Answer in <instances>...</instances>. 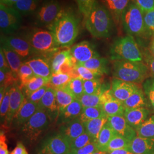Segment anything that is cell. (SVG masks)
<instances>
[{
  "mask_svg": "<svg viewBox=\"0 0 154 154\" xmlns=\"http://www.w3.org/2000/svg\"><path fill=\"white\" fill-rule=\"evenodd\" d=\"M48 28L61 48H69L71 46L79 33L78 21L70 12L61 11L55 21L48 26Z\"/></svg>",
  "mask_w": 154,
  "mask_h": 154,
  "instance_id": "obj_1",
  "label": "cell"
},
{
  "mask_svg": "<svg viewBox=\"0 0 154 154\" xmlns=\"http://www.w3.org/2000/svg\"><path fill=\"white\" fill-rule=\"evenodd\" d=\"M114 19L109 11L102 3L97 0L88 16L85 25L94 37L105 38L110 37L114 29Z\"/></svg>",
  "mask_w": 154,
  "mask_h": 154,
  "instance_id": "obj_2",
  "label": "cell"
},
{
  "mask_svg": "<svg viewBox=\"0 0 154 154\" xmlns=\"http://www.w3.org/2000/svg\"><path fill=\"white\" fill-rule=\"evenodd\" d=\"M149 67L143 62L115 61L113 63L114 78L137 85L149 77Z\"/></svg>",
  "mask_w": 154,
  "mask_h": 154,
  "instance_id": "obj_3",
  "label": "cell"
},
{
  "mask_svg": "<svg viewBox=\"0 0 154 154\" xmlns=\"http://www.w3.org/2000/svg\"><path fill=\"white\" fill-rule=\"evenodd\" d=\"M24 38L30 45L35 54H38L48 60L61 48L49 30L34 28L28 32Z\"/></svg>",
  "mask_w": 154,
  "mask_h": 154,
  "instance_id": "obj_4",
  "label": "cell"
},
{
  "mask_svg": "<svg viewBox=\"0 0 154 154\" xmlns=\"http://www.w3.org/2000/svg\"><path fill=\"white\" fill-rule=\"evenodd\" d=\"M110 59L112 61L142 62L143 53L131 35L116 39L110 48Z\"/></svg>",
  "mask_w": 154,
  "mask_h": 154,
  "instance_id": "obj_5",
  "label": "cell"
},
{
  "mask_svg": "<svg viewBox=\"0 0 154 154\" xmlns=\"http://www.w3.org/2000/svg\"><path fill=\"white\" fill-rule=\"evenodd\" d=\"M121 21L127 35L146 37L144 14L132 1L123 11Z\"/></svg>",
  "mask_w": 154,
  "mask_h": 154,
  "instance_id": "obj_6",
  "label": "cell"
},
{
  "mask_svg": "<svg viewBox=\"0 0 154 154\" xmlns=\"http://www.w3.org/2000/svg\"><path fill=\"white\" fill-rule=\"evenodd\" d=\"M50 122L51 121L48 113L44 110L38 109L21 128L22 135L28 141L34 142L48 128Z\"/></svg>",
  "mask_w": 154,
  "mask_h": 154,
  "instance_id": "obj_7",
  "label": "cell"
},
{
  "mask_svg": "<svg viewBox=\"0 0 154 154\" xmlns=\"http://www.w3.org/2000/svg\"><path fill=\"white\" fill-rule=\"evenodd\" d=\"M21 14L13 8L0 5V28L1 32L10 34L17 31L21 23Z\"/></svg>",
  "mask_w": 154,
  "mask_h": 154,
  "instance_id": "obj_8",
  "label": "cell"
},
{
  "mask_svg": "<svg viewBox=\"0 0 154 154\" xmlns=\"http://www.w3.org/2000/svg\"><path fill=\"white\" fill-rule=\"evenodd\" d=\"M70 143L60 133L46 139L37 154H67L70 150Z\"/></svg>",
  "mask_w": 154,
  "mask_h": 154,
  "instance_id": "obj_9",
  "label": "cell"
},
{
  "mask_svg": "<svg viewBox=\"0 0 154 154\" xmlns=\"http://www.w3.org/2000/svg\"><path fill=\"white\" fill-rule=\"evenodd\" d=\"M61 11V5L57 0H47L38 9L36 18L39 23L49 25Z\"/></svg>",
  "mask_w": 154,
  "mask_h": 154,
  "instance_id": "obj_10",
  "label": "cell"
},
{
  "mask_svg": "<svg viewBox=\"0 0 154 154\" xmlns=\"http://www.w3.org/2000/svg\"><path fill=\"white\" fill-rule=\"evenodd\" d=\"M70 53L76 65L100 57L95 45L88 41H83L73 46L70 49Z\"/></svg>",
  "mask_w": 154,
  "mask_h": 154,
  "instance_id": "obj_11",
  "label": "cell"
},
{
  "mask_svg": "<svg viewBox=\"0 0 154 154\" xmlns=\"http://www.w3.org/2000/svg\"><path fill=\"white\" fill-rule=\"evenodd\" d=\"M101 106L108 117L123 116L126 109L123 103L112 95L111 89H106L101 94Z\"/></svg>",
  "mask_w": 154,
  "mask_h": 154,
  "instance_id": "obj_12",
  "label": "cell"
},
{
  "mask_svg": "<svg viewBox=\"0 0 154 154\" xmlns=\"http://www.w3.org/2000/svg\"><path fill=\"white\" fill-rule=\"evenodd\" d=\"M1 42L16 52L22 60L26 59L35 54L30 44L24 37L10 36L1 38Z\"/></svg>",
  "mask_w": 154,
  "mask_h": 154,
  "instance_id": "obj_13",
  "label": "cell"
},
{
  "mask_svg": "<svg viewBox=\"0 0 154 154\" xmlns=\"http://www.w3.org/2000/svg\"><path fill=\"white\" fill-rule=\"evenodd\" d=\"M107 123L116 135L126 138L130 142L137 136L136 130L127 123L123 116H109Z\"/></svg>",
  "mask_w": 154,
  "mask_h": 154,
  "instance_id": "obj_14",
  "label": "cell"
},
{
  "mask_svg": "<svg viewBox=\"0 0 154 154\" xmlns=\"http://www.w3.org/2000/svg\"><path fill=\"white\" fill-rule=\"evenodd\" d=\"M139 88V87L137 84L114 78L110 89L112 95L116 99L123 103Z\"/></svg>",
  "mask_w": 154,
  "mask_h": 154,
  "instance_id": "obj_15",
  "label": "cell"
},
{
  "mask_svg": "<svg viewBox=\"0 0 154 154\" xmlns=\"http://www.w3.org/2000/svg\"><path fill=\"white\" fill-rule=\"evenodd\" d=\"M25 98L22 90L17 82L14 83L10 89V105L5 122L8 125L12 123L13 119Z\"/></svg>",
  "mask_w": 154,
  "mask_h": 154,
  "instance_id": "obj_16",
  "label": "cell"
},
{
  "mask_svg": "<svg viewBox=\"0 0 154 154\" xmlns=\"http://www.w3.org/2000/svg\"><path fill=\"white\" fill-rule=\"evenodd\" d=\"M38 109L45 111L49 116L51 121L57 120L59 116V109L55 98V90L52 88H48L42 98L39 101Z\"/></svg>",
  "mask_w": 154,
  "mask_h": 154,
  "instance_id": "obj_17",
  "label": "cell"
},
{
  "mask_svg": "<svg viewBox=\"0 0 154 154\" xmlns=\"http://www.w3.org/2000/svg\"><path fill=\"white\" fill-rule=\"evenodd\" d=\"M38 109V103L29 100L26 98L16 116L11 124L16 127H22Z\"/></svg>",
  "mask_w": 154,
  "mask_h": 154,
  "instance_id": "obj_18",
  "label": "cell"
},
{
  "mask_svg": "<svg viewBox=\"0 0 154 154\" xmlns=\"http://www.w3.org/2000/svg\"><path fill=\"white\" fill-rule=\"evenodd\" d=\"M85 132V125L79 118L62 124L59 129V133L66 138L70 144Z\"/></svg>",
  "mask_w": 154,
  "mask_h": 154,
  "instance_id": "obj_19",
  "label": "cell"
},
{
  "mask_svg": "<svg viewBox=\"0 0 154 154\" xmlns=\"http://www.w3.org/2000/svg\"><path fill=\"white\" fill-rule=\"evenodd\" d=\"M149 110L145 107L132 109H126L123 116L127 123L137 130L149 118Z\"/></svg>",
  "mask_w": 154,
  "mask_h": 154,
  "instance_id": "obj_20",
  "label": "cell"
},
{
  "mask_svg": "<svg viewBox=\"0 0 154 154\" xmlns=\"http://www.w3.org/2000/svg\"><path fill=\"white\" fill-rule=\"evenodd\" d=\"M33 70L35 75L50 79L52 75V70L50 62L44 57H35L25 62Z\"/></svg>",
  "mask_w": 154,
  "mask_h": 154,
  "instance_id": "obj_21",
  "label": "cell"
},
{
  "mask_svg": "<svg viewBox=\"0 0 154 154\" xmlns=\"http://www.w3.org/2000/svg\"><path fill=\"white\" fill-rule=\"evenodd\" d=\"M128 149L134 154H154V139L137 136Z\"/></svg>",
  "mask_w": 154,
  "mask_h": 154,
  "instance_id": "obj_22",
  "label": "cell"
},
{
  "mask_svg": "<svg viewBox=\"0 0 154 154\" xmlns=\"http://www.w3.org/2000/svg\"><path fill=\"white\" fill-rule=\"evenodd\" d=\"M83 106L78 99H75L71 104L60 112L57 119L59 124H64L79 118L83 110Z\"/></svg>",
  "mask_w": 154,
  "mask_h": 154,
  "instance_id": "obj_23",
  "label": "cell"
},
{
  "mask_svg": "<svg viewBox=\"0 0 154 154\" xmlns=\"http://www.w3.org/2000/svg\"><path fill=\"white\" fill-rule=\"evenodd\" d=\"M72 57L70 49L69 48H61L48 59L53 74L60 72L61 67Z\"/></svg>",
  "mask_w": 154,
  "mask_h": 154,
  "instance_id": "obj_24",
  "label": "cell"
},
{
  "mask_svg": "<svg viewBox=\"0 0 154 154\" xmlns=\"http://www.w3.org/2000/svg\"><path fill=\"white\" fill-rule=\"evenodd\" d=\"M107 8L116 23L120 22L122 13L128 5L130 0H101Z\"/></svg>",
  "mask_w": 154,
  "mask_h": 154,
  "instance_id": "obj_25",
  "label": "cell"
},
{
  "mask_svg": "<svg viewBox=\"0 0 154 154\" xmlns=\"http://www.w3.org/2000/svg\"><path fill=\"white\" fill-rule=\"evenodd\" d=\"M123 105L125 109H128L147 108L150 106L143 90L140 88L123 102Z\"/></svg>",
  "mask_w": 154,
  "mask_h": 154,
  "instance_id": "obj_26",
  "label": "cell"
},
{
  "mask_svg": "<svg viewBox=\"0 0 154 154\" xmlns=\"http://www.w3.org/2000/svg\"><path fill=\"white\" fill-rule=\"evenodd\" d=\"M78 65L85 66L91 72L100 75L107 74L109 72V62L106 58L100 56L91 58L84 63Z\"/></svg>",
  "mask_w": 154,
  "mask_h": 154,
  "instance_id": "obj_27",
  "label": "cell"
},
{
  "mask_svg": "<svg viewBox=\"0 0 154 154\" xmlns=\"http://www.w3.org/2000/svg\"><path fill=\"white\" fill-rule=\"evenodd\" d=\"M1 48L2 49L13 75L18 80V72L23 63L22 58L16 52L5 45L2 44Z\"/></svg>",
  "mask_w": 154,
  "mask_h": 154,
  "instance_id": "obj_28",
  "label": "cell"
},
{
  "mask_svg": "<svg viewBox=\"0 0 154 154\" xmlns=\"http://www.w3.org/2000/svg\"><path fill=\"white\" fill-rule=\"evenodd\" d=\"M107 122L108 116H104L83 123L86 132L92 138L95 143H97L99 133Z\"/></svg>",
  "mask_w": 154,
  "mask_h": 154,
  "instance_id": "obj_29",
  "label": "cell"
},
{
  "mask_svg": "<svg viewBox=\"0 0 154 154\" xmlns=\"http://www.w3.org/2000/svg\"><path fill=\"white\" fill-rule=\"evenodd\" d=\"M55 98L58 106L59 114L75 100V98L66 86L55 89Z\"/></svg>",
  "mask_w": 154,
  "mask_h": 154,
  "instance_id": "obj_30",
  "label": "cell"
},
{
  "mask_svg": "<svg viewBox=\"0 0 154 154\" xmlns=\"http://www.w3.org/2000/svg\"><path fill=\"white\" fill-rule=\"evenodd\" d=\"M116 135V133L114 132L112 128L110 127L108 123H107L99 133L98 139L96 143L98 150L105 152L106 147L110 142V140L112 139V138Z\"/></svg>",
  "mask_w": 154,
  "mask_h": 154,
  "instance_id": "obj_31",
  "label": "cell"
},
{
  "mask_svg": "<svg viewBox=\"0 0 154 154\" xmlns=\"http://www.w3.org/2000/svg\"><path fill=\"white\" fill-rule=\"evenodd\" d=\"M104 116H107L106 115L102 107L98 106L83 108L82 111L78 118L83 123H85L86 122Z\"/></svg>",
  "mask_w": 154,
  "mask_h": 154,
  "instance_id": "obj_32",
  "label": "cell"
},
{
  "mask_svg": "<svg viewBox=\"0 0 154 154\" xmlns=\"http://www.w3.org/2000/svg\"><path fill=\"white\" fill-rule=\"evenodd\" d=\"M39 0H21L11 7L22 15L32 13L37 9Z\"/></svg>",
  "mask_w": 154,
  "mask_h": 154,
  "instance_id": "obj_33",
  "label": "cell"
},
{
  "mask_svg": "<svg viewBox=\"0 0 154 154\" xmlns=\"http://www.w3.org/2000/svg\"><path fill=\"white\" fill-rule=\"evenodd\" d=\"M49 81V79L35 75L22 88V92L24 94L25 97H27L30 94L38 90L39 88L46 85Z\"/></svg>",
  "mask_w": 154,
  "mask_h": 154,
  "instance_id": "obj_34",
  "label": "cell"
},
{
  "mask_svg": "<svg viewBox=\"0 0 154 154\" xmlns=\"http://www.w3.org/2000/svg\"><path fill=\"white\" fill-rule=\"evenodd\" d=\"M72 78L67 74L62 72H58L52 74L49 81L46 86L50 88L57 89L66 86L67 83L70 82Z\"/></svg>",
  "mask_w": 154,
  "mask_h": 154,
  "instance_id": "obj_35",
  "label": "cell"
},
{
  "mask_svg": "<svg viewBox=\"0 0 154 154\" xmlns=\"http://www.w3.org/2000/svg\"><path fill=\"white\" fill-rule=\"evenodd\" d=\"M136 131L137 136L154 139V115L149 117Z\"/></svg>",
  "mask_w": 154,
  "mask_h": 154,
  "instance_id": "obj_36",
  "label": "cell"
},
{
  "mask_svg": "<svg viewBox=\"0 0 154 154\" xmlns=\"http://www.w3.org/2000/svg\"><path fill=\"white\" fill-rule=\"evenodd\" d=\"M83 88L85 94H98L103 93L106 89L102 86L101 78L83 81Z\"/></svg>",
  "mask_w": 154,
  "mask_h": 154,
  "instance_id": "obj_37",
  "label": "cell"
},
{
  "mask_svg": "<svg viewBox=\"0 0 154 154\" xmlns=\"http://www.w3.org/2000/svg\"><path fill=\"white\" fill-rule=\"evenodd\" d=\"M66 87L76 99L79 100L84 94L83 80L80 78H72Z\"/></svg>",
  "mask_w": 154,
  "mask_h": 154,
  "instance_id": "obj_38",
  "label": "cell"
},
{
  "mask_svg": "<svg viewBox=\"0 0 154 154\" xmlns=\"http://www.w3.org/2000/svg\"><path fill=\"white\" fill-rule=\"evenodd\" d=\"M130 143L131 142L126 138L116 135L106 147L105 152H109L118 149H128Z\"/></svg>",
  "mask_w": 154,
  "mask_h": 154,
  "instance_id": "obj_39",
  "label": "cell"
},
{
  "mask_svg": "<svg viewBox=\"0 0 154 154\" xmlns=\"http://www.w3.org/2000/svg\"><path fill=\"white\" fill-rule=\"evenodd\" d=\"M34 76L35 74L32 68L26 63H23L18 72L19 85L21 90Z\"/></svg>",
  "mask_w": 154,
  "mask_h": 154,
  "instance_id": "obj_40",
  "label": "cell"
},
{
  "mask_svg": "<svg viewBox=\"0 0 154 154\" xmlns=\"http://www.w3.org/2000/svg\"><path fill=\"white\" fill-rule=\"evenodd\" d=\"M142 87L144 93L149 100V105L154 110V75L148 77L143 83Z\"/></svg>",
  "mask_w": 154,
  "mask_h": 154,
  "instance_id": "obj_41",
  "label": "cell"
},
{
  "mask_svg": "<svg viewBox=\"0 0 154 154\" xmlns=\"http://www.w3.org/2000/svg\"><path fill=\"white\" fill-rule=\"evenodd\" d=\"M101 94H83L79 99L83 107L101 106Z\"/></svg>",
  "mask_w": 154,
  "mask_h": 154,
  "instance_id": "obj_42",
  "label": "cell"
},
{
  "mask_svg": "<svg viewBox=\"0 0 154 154\" xmlns=\"http://www.w3.org/2000/svg\"><path fill=\"white\" fill-rule=\"evenodd\" d=\"M143 14L146 37L152 38L154 37V10Z\"/></svg>",
  "mask_w": 154,
  "mask_h": 154,
  "instance_id": "obj_43",
  "label": "cell"
},
{
  "mask_svg": "<svg viewBox=\"0 0 154 154\" xmlns=\"http://www.w3.org/2000/svg\"><path fill=\"white\" fill-rule=\"evenodd\" d=\"M75 69L78 78H81L83 81L91 80L94 79H100L102 75L91 72L88 68L81 65H77Z\"/></svg>",
  "mask_w": 154,
  "mask_h": 154,
  "instance_id": "obj_44",
  "label": "cell"
},
{
  "mask_svg": "<svg viewBox=\"0 0 154 154\" xmlns=\"http://www.w3.org/2000/svg\"><path fill=\"white\" fill-rule=\"evenodd\" d=\"M92 142H94L93 139L87 132H85L70 144V151L81 149Z\"/></svg>",
  "mask_w": 154,
  "mask_h": 154,
  "instance_id": "obj_45",
  "label": "cell"
},
{
  "mask_svg": "<svg viewBox=\"0 0 154 154\" xmlns=\"http://www.w3.org/2000/svg\"><path fill=\"white\" fill-rule=\"evenodd\" d=\"M18 79L13 75L11 71L4 72L0 70V85L5 88L11 87L14 83L18 82Z\"/></svg>",
  "mask_w": 154,
  "mask_h": 154,
  "instance_id": "obj_46",
  "label": "cell"
},
{
  "mask_svg": "<svg viewBox=\"0 0 154 154\" xmlns=\"http://www.w3.org/2000/svg\"><path fill=\"white\" fill-rule=\"evenodd\" d=\"M11 87L6 88L5 94L2 99V102L0 103V116L1 122L5 121L6 118L8 113L10 105V89Z\"/></svg>",
  "mask_w": 154,
  "mask_h": 154,
  "instance_id": "obj_47",
  "label": "cell"
},
{
  "mask_svg": "<svg viewBox=\"0 0 154 154\" xmlns=\"http://www.w3.org/2000/svg\"><path fill=\"white\" fill-rule=\"evenodd\" d=\"M79 11L86 18L91 11L97 0H75Z\"/></svg>",
  "mask_w": 154,
  "mask_h": 154,
  "instance_id": "obj_48",
  "label": "cell"
},
{
  "mask_svg": "<svg viewBox=\"0 0 154 154\" xmlns=\"http://www.w3.org/2000/svg\"><path fill=\"white\" fill-rule=\"evenodd\" d=\"M98 151L97 143L92 142L81 149L70 151L67 154H91Z\"/></svg>",
  "mask_w": 154,
  "mask_h": 154,
  "instance_id": "obj_49",
  "label": "cell"
},
{
  "mask_svg": "<svg viewBox=\"0 0 154 154\" xmlns=\"http://www.w3.org/2000/svg\"><path fill=\"white\" fill-rule=\"evenodd\" d=\"M143 13L154 10V0H132Z\"/></svg>",
  "mask_w": 154,
  "mask_h": 154,
  "instance_id": "obj_50",
  "label": "cell"
},
{
  "mask_svg": "<svg viewBox=\"0 0 154 154\" xmlns=\"http://www.w3.org/2000/svg\"><path fill=\"white\" fill-rule=\"evenodd\" d=\"M48 88H49L45 85L41 88H39L38 90H36L35 91L33 92V93L30 94L27 97H26V98L32 102L38 103Z\"/></svg>",
  "mask_w": 154,
  "mask_h": 154,
  "instance_id": "obj_51",
  "label": "cell"
},
{
  "mask_svg": "<svg viewBox=\"0 0 154 154\" xmlns=\"http://www.w3.org/2000/svg\"><path fill=\"white\" fill-rule=\"evenodd\" d=\"M143 55L146 64L149 67L150 72L154 75V57L149 53V51L143 53Z\"/></svg>",
  "mask_w": 154,
  "mask_h": 154,
  "instance_id": "obj_52",
  "label": "cell"
},
{
  "mask_svg": "<svg viewBox=\"0 0 154 154\" xmlns=\"http://www.w3.org/2000/svg\"><path fill=\"white\" fill-rule=\"evenodd\" d=\"M0 69H1V70L4 71V72L11 71V67L6 59L4 51L1 48V50H0Z\"/></svg>",
  "mask_w": 154,
  "mask_h": 154,
  "instance_id": "obj_53",
  "label": "cell"
},
{
  "mask_svg": "<svg viewBox=\"0 0 154 154\" xmlns=\"http://www.w3.org/2000/svg\"><path fill=\"white\" fill-rule=\"evenodd\" d=\"M6 141V139L5 134L1 131L0 134V154H9Z\"/></svg>",
  "mask_w": 154,
  "mask_h": 154,
  "instance_id": "obj_54",
  "label": "cell"
},
{
  "mask_svg": "<svg viewBox=\"0 0 154 154\" xmlns=\"http://www.w3.org/2000/svg\"><path fill=\"white\" fill-rule=\"evenodd\" d=\"M10 154H29L26 149L22 143L19 142L17 144L16 147Z\"/></svg>",
  "mask_w": 154,
  "mask_h": 154,
  "instance_id": "obj_55",
  "label": "cell"
},
{
  "mask_svg": "<svg viewBox=\"0 0 154 154\" xmlns=\"http://www.w3.org/2000/svg\"><path fill=\"white\" fill-rule=\"evenodd\" d=\"M107 153V154H134L128 149H118Z\"/></svg>",
  "mask_w": 154,
  "mask_h": 154,
  "instance_id": "obj_56",
  "label": "cell"
},
{
  "mask_svg": "<svg viewBox=\"0 0 154 154\" xmlns=\"http://www.w3.org/2000/svg\"><path fill=\"white\" fill-rule=\"evenodd\" d=\"M20 1L21 0H0L1 4H2L5 5L10 6V7H11L14 4H16V2Z\"/></svg>",
  "mask_w": 154,
  "mask_h": 154,
  "instance_id": "obj_57",
  "label": "cell"
},
{
  "mask_svg": "<svg viewBox=\"0 0 154 154\" xmlns=\"http://www.w3.org/2000/svg\"><path fill=\"white\" fill-rule=\"evenodd\" d=\"M149 51L151 55L154 57V37L151 38V41L149 46Z\"/></svg>",
  "mask_w": 154,
  "mask_h": 154,
  "instance_id": "obj_58",
  "label": "cell"
},
{
  "mask_svg": "<svg viewBox=\"0 0 154 154\" xmlns=\"http://www.w3.org/2000/svg\"><path fill=\"white\" fill-rule=\"evenodd\" d=\"M107 154L106 152H104V151H97L95 152H94L93 154Z\"/></svg>",
  "mask_w": 154,
  "mask_h": 154,
  "instance_id": "obj_59",
  "label": "cell"
}]
</instances>
